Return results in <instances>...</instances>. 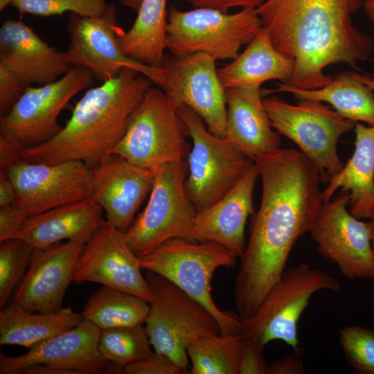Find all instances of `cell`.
<instances>
[{
    "label": "cell",
    "instance_id": "1",
    "mask_svg": "<svg viewBox=\"0 0 374 374\" xmlns=\"http://www.w3.org/2000/svg\"><path fill=\"white\" fill-rule=\"evenodd\" d=\"M254 161L262 198L235 282L234 301L241 320L256 312L277 283L292 249L310 231L323 202L321 174L301 151L278 148Z\"/></svg>",
    "mask_w": 374,
    "mask_h": 374
},
{
    "label": "cell",
    "instance_id": "2",
    "mask_svg": "<svg viewBox=\"0 0 374 374\" xmlns=\"http://www.w3.org/2000/svg\"><path fill=\"white\" fill-rule=\"evenodd\" d=\"M362 4V0H267L256 9L275 48L294 62L286 84L319 89L333 80L324 72L327 66H355L370 57L373 41L351 19Z\"/></svg>",
    "mask_w": 374,
    "mask_h": 374
},
{
    "label": "cell",
    "instance_id": "3",
    "mask_svg": "<svg viewBox=\"0 0 374 374\" xmlns=\"http://www.w3.org/2000/svg\"><path fill=\"white\" fill-rule=\"evenodd\" d=\"M153 82L130 68L84 93L62 130L53 139L22 151L23 160L57 163L80 161L93 168L120 141Z\"/></svg>",
    "mask_w": 374,
    "mask_h": 374
},
{
    "label": "cell",
    "instance_id": "4",
    "mask_svg": "<svg viewBox=\"0 0 374 374\" xmlns=\"http://www.w3.org/2000/svg\"><path fill=\"white\" fill-rule=\"evenodd\" d=\"M237 258L216 242L175 238L139 257V265L200 302L217 320L220 333H239L240 318L217 306L211 286L215 271L222 267H233Z\"/></svg>",
    "mask_w": 374,
    "mask_h": 374
},
{
    "label": "cell",
    "instance_id": "5",
    "mask_svg": "<svg viewBox=\"0 0 374 374\" xmlns=\"http://www.w3.org/2000/svg\"><path fill=\"white\" fill-rule=\"evenodd\" d=\"M338 280L328 272L301 262L284 270L256 312L240 321L239 334L264 350L273 340L298 350V322L316 292L339 291Z\"/></svg>",
    "mask_w": 374,
    "mask_h": 374
},
{
    "label": "cell",
    "instance_id": "6",
    "mask_svg": "<svg viewBox=\"0 0 374 374\" xmlns=\"http://www.w3.org/2000/svg\"><path fill=\"white\" fill-rule=\"evenodd\" d=\"M145 277L152 296L144 321L150 344L188 371L187 346L220 334L218 323L200 302L166 278L149 271Z\"/></svg>",
    "mask_w": 374,
    "mask_h": 374
},
{
    "label": "cell",
    "instance_id": "7",
    "mask_svg": "<svg viewBox=\"0 0 374 374\" xmlns=\"http://www.w3.org/2000/svg\"><path fill=\"white\" fill-rule=\"evenodd\" d=\"M178 114L193 141L188 154L189 173L185 190L198 212L230 191L253 168L255 161L226 136L212 133L202 118L188 107L179 106Z\"/></svg>",
    "mask_w": 374,
    "mask_h": 374
},
{
    "label": "cell",
    "instance_id": "8",
    "mask_svg": "<svg viewBox=\"0 0 374 374\" xmlns=\"http://www.w3.org/2000/svg\"><path fill=\"white\" fill-rule=\"evenodd\" d=\"M263 26L256 9L229 13L198 7L168 15L167 49L175 57L205 53L215 60H233Z\"/></svg>",
    "mask_w": 374,
    "mask_h": 374
},
{
    "label": "cell",
    "instance_id": "9",
    "mask_svg": "<svg viewBox=\"0 0 374 374\" xmlns=\"http://www.w3.org/2000/svg\"><path fill=\"white\" fill-rule=\"evenodd\" d=\"M178 107L161 88L151 87L111 154L148 169L184 161L188 134Z\"/></svg>",
    "mask_w": 374,
    "mask_h": 374
},
{
    "label": "cell",
    "instance_id": "10",
    "mask_svg": "<svg viewBox=\"0 0 374 374\" xmlns=\"http://www.w3.org/2000/svg\"><path fill=\"white\" fill-rule=\"evenodd\" d=\"M271 127L292 140L319 168L323 182L344 168L337 143L356 123L322 102L299 100L292 105L276 97L262 98Z\"/></svg>",
    "mask_w": 374,
    "mask_h": 374
},
{
    "label": "cell",
    "instance_id": "11",
    "mask_svg": "<svg viewBox=\"0 0 374 374\" xmlns=\"http://www.w3.org/2000/svg\"><path fill=\"white\" fill-rule=\"evenodd\" d=\"M154 170L148 202L125 233L138 257L168 240L194 239L197 210L185 190L186 163H166Z\"/></svg>",
    "mask_w": 374,
    "mask_h": 374
},
{
    "label": "cell",
    "instance_id": "12",
    "mask_svg": "<svg viewBox=\"0 0 374 374\" xmlns=\"http://www.w3.org/2000/svg\"><path fill=\"white\" fill-rule=\"evenodd\" d=\"M93 73L73 66L57 80L28 87L10 112L0 118V134L24 150L48 141L63 128L58 116L70 100L93 84Z\"/></svg>",
    "mask_w": 374,
    "mask_h": 374
},
{
    "label": "cell",
    "instance_id": "13",
    "mask_svg": "<svg viewBox=\"0 0 374 374\" xmlns=\"http://www.w3.org/2000/svg\"><path fill=\"white\" fill-rule=\"evenodd\" d=\"M118 25L114 4H109L107 10L98 16L73 13L66 25L69 44L67 51L63 52L65 60L72 66L90 70L102 82L116 77L124 68H130L161 87L166 80L165 69L145 65L127 57L116 39Z\"/></svg>",
    "mask_w": 374,
    "mask_h": 374
},
{
    "label": "cell",
    "instance_id": "14",
    "mask_svg": "<svg viewBox=\"0 0 374 374\" xmlns=\"http://www.w3.org/2000/svg\"><path fill=\"white\" fill-rule=\"evenodd\" d=\"M348 194L323 202L309 231L319 253L348 279H374L371 223L359 220L346 206Z\"/></svg>",
    "mask_w": 374,
    "mask_h": 374
},
{
    "label": "cell",
    "instance_id": "15",
    "mask_svg": "<svg viewBox=\"0 0 374 374\" xmlns=\"http://www.w3.org/2000/svg\"><path fill=\"white\" fill-rule=\"evenodd\" d=\"M17 193L13 204L30 217L92 195V169L80 161H21L7 171Z\"/></svg>",
    "mask_w": 374,
    "mask_h": 374
},
{
    "label": "cell",
    "instance_id": "16",
    "mask_svg": "<svg viewBox=\"0 0 374 374\" xmlns=\"http://www.w3.org/2000/svg\"><path fill=\"white\" fill-rule=\"evenodd\" d=\"M100 329L87 319L23 355L0 354V374L107 373L98 350Z\"/></svg>",
    "mask_w": 374,
    "mask_h": 374
},
{
    "label": "cell",
    "instance_id": "17",
    "mask_svg": "<svg viewBox=\"0 0 374 374\" xmlns=\"http://www.w3.org/2000/svg\"><path fill=\"white\" fill-rule=\"evenodd\" d=\"M215 60L205 53L184 57L165 56L163 91L179 106L188 107L214 134L225 136L226 96Z\"/></svg>",
    "mask_w": 374,
    "mask_h": 374
},
{
    "label": "cell",
    "instance_id": "18",
    "mask_svg": "<svg viewBox=\"0 0 374 374\" xmlns=\"http://www.w3.org/2000/svg\"><path fill=\"white\" fill-rule=\"evenodd\" d=\"M138 257L125 233L105 222L84 244L74 281L91 282L137 296L148 303L152 293Z\"/></svg>",
    "mask_w": 374,
    "mask_h": 374
},
{
    "label": "cell",
    "instance_id": "19",
    "mask_svg": "<svg viewBox=\"0 0 374 374\" xmlns=\"http://www.w3.org/2000/svg\"><path fill=\"white\" fill-rule=\"evenodd\" d=\"M84 246L65 241L35 249L12 303L31 312H52L62 309L66 292L74 280Z\"/></svg>",
    "mask_w": 374,
    "mask_h": 374
},
{
    "label": "cell",
    "instance_id": "20",
    "mask_svg": "<svg viewBox=\"0 0 374 374\" xmlns=\"http://www.w3.org/2000/svg\"><path fill=\"white\" fill-rule=\"evenodd\" d=\"M92 169L91 199L106 221L125 233L153 184L154 170L139 167L110 154Z\"/></svg>",
    "mask_w": 374,
    "mask_h": 374
},
{
    "label": "cell",
    "instance_id": "21",
    "mask_svg": "<svg viewBox=\"0 0 374 374\" xmlns=\"http://www.w3.org/2000/svg\"><path fill=\"white\" fill-rule=\"evenodd\" d=\"M0 66L25 88L54 82L73 67L63 52L27 24L13 19L5 21L0 28Z\"/></svg>",
    "mask_w": 374,
    "mask_h": 374
},
{
    "label": "cell",
    "instance_id": "22",
    "mask_svg": "<svg viewBox=\"0 0 374 374\" xmlns=\"http://www.w3.org/2000/svg\"><path fill=\"white\" fill-rule=\"evenodd\" d=\"M259 176L255 165L224 197L197 212L194 239L216 242L240 258L246 248L244 229L248 217L253 213V195Z\"/></svg>",
    "mask_w": 374,
    "mask_h": 374
},
{
    "label": "cell",
    "instance_id": "23",
    "mask_svg": "<svg viewBox=\"0 0 374 374\" xmlns=\"http://www.w3.org/2000/svg\"><path fill=\"white\" fill-rule=\"evenodd\" d=\"M225 136L253 161L280 145V134L271 127L262 104L260 86L226 89Z\"/></svg>",
    "mask_w": 374,
    "mask_h": 374
},
{
    "label": "cell",
    "instance_id": "24",
    "mask_svg": "<svg viewBox=\"0 0 374 374\" xmlns=\"http://www.w3.org/2000/svg\"><path fill=\"white\" fill-rule=\"evenodd\" d=\"M103 213L91 199L62 205L29 217L17 238L35 249L63 240L85 244L105 222Z\"/></svg>",
    "mask_w": 374,
    "mask_h": 374
},
{
    "label": "cell",
    "instance_id": "25",
    "mask_svg": "<svg viewBox=\"0 0 374 374\" xmlns=\"http://www.w3.org/2000/svg\"><path fill=\"white\" fill-rule=\"evenodd\" d=\"M354 128V152L341 170L330 177L323 200H330L341 188L348 194L350 213L370 219L374 213V125L356 123Z\"/></svg>",
    "mask_w": 374,
    "mask_h": 374
},
{
    "label": "cell",
    "instance_id": "26",
    "mask_svg": "<svg viewBox=\"0 0 374 374\" xmlns=\"http://www.w3.org/2000/svg\"><path fill=\"white\" fill-rule=\"evenodd\" d=\"M294 62L274 46L267 29L262 26L244 51L231 62L217 69L225 89L260 86L269 80L287 84L292 75Z\"/></svg>",
    "mask_w": 374,
    "mask_h": 374
},
{
    "label": "cell",
    "instance_id": "27",
    "mask_svg": "<svg viewBox=\"0 0 374 374\" xmlns=\"http://www.w3.org/2000/svg\"><path fill=\"white\" fill-rule=\"evenodd\" d=\"M84 317L71 308L52 312H31L14 303L0 311V345L28 350L78 325Z\"/></svg>",
    "mask_w": 374,
    "mask_h": 374
},
{
    "label": "cell",
    "instance_id": "28",
    "mask_svg": "<svg viewBox=\"0 0 374 374\" xmlns=\"http://www.w3.org/2000/svg\"><path fill=\"white\" fill-rule=\"evenodd\" d=\"M167 0H142L132 27L115 28L116 39L130 58L145 65L160 67L167 49Z\"/></svg>",
    "mask_w": 374,
    "mask_h": 374
},
{
    "label": "cell",
    "instance_id": "29",
    "mask_svg": "<svg viewBox=\"0 0 374 374\" xmlns=\"http://www.w3.org/2000/svg\"><path fill=\"white\" fill-rule=\"evenodd\" d=\"M274 89H261L263 98L276 92L292 93L298 100L330 104L342 117L355 123L374 125V91L350 72L339 74L327 85L314 89H301L279 83Z\"/></svg>",
    "mask_w": 374,
    "mask_h": 374
},
{
    "label": "cell",
    "instance_id": "30",
    "mask_svg": "<svg viewBox=\"0 0 374 374\" xmlns=\"http://www.w3.org/2000/svg\"><path fill=\"white\" fill-rule=\"evenodd\" d=\"M149 303L127 292L104 286L87 300L82 314L100 330L144 324Z\"/></svg>",
    "mask_w": 374,
    "mask_h": 374
},
{
    "label": "cell",
    "instance_id": "31",
    "mask_svg": "<svg viewBox=\"0 0 374 374\" xmlns=\"http://www.w3.org/2000/svg\"><path fill=\"white\" fill-rule=\"evenodd\" d=\"M244 341L239 333L205 336L186 347L192 374H239Z\"/></svg>",
    "mask_w": 374,
    "mask_h": 374
},
{
    "label": "cell",
    "instance_id": "32",
    "mask_svg": "<svg viewBox=\"0 0 374 374\" xmlns=\"http://www.w3.org/2000/svg\"><path fill=\"white\" fill-rule=\"evenodd\" d=\"M143 324L100 330L98 350L108 362L122 366L149 355L152 351Z\"/></svg>",
    "mask_w": 374,
    "mask_h": 374
},
{
    "label": "cell",
    "instance_id": "33",
    "mask_svg": "<svg viewBox=\"0 0 374 374\" xmlns=\"http://www.w3.org/2000/svg\"><path fill=\"white\" fill-rule=\"evenodd\" d=\"M35 248L21 238L1 242L0 308L8 303L14 289L23 279Z\"/></svg>",
    "mask_w": 374,
    "mask_h": 374
},
{
    "label": "cell",
    "instance_id": "34",
    "mask_svg": "<svg viewBox=\"0 0 374 374\" xmlns=\"http://www.w3.org/2000/svg\"><path fill=\"white\" fill-rule=\"evenodd\" d=\"M339 342L348 364L361 374H374V331L359 326L340 329Z\"/></svg>",
    "mask_w": 374,
    "mask_h": 374
},
{
    "label": "cell",
    "instance_id": "35",
    "mask_svg": "<svg viewBox=\"0 0 374 374\" xmlns=\"http://www.w3.org/2000/svg\"><path fill=\"white\" fill-rule=\"evenodd\" d=\"M12 5L21 14L39 16L61 15L67 11L82 17L98 16L109 7L105 0H15Z\"/></svg>",
    "mask_w": 374,
    "mask_h": 374
},
{
    "label": "cell",
    "instance_id": "36",
    "mask_svg": "<svg viewBox=\"0 0 374 374\" xmlns=\"http://www.w3.org/2000/svg\"><path fill=\"white\" fill-rule=\"evenodd\" d=\"M189 371L179 366L169 357L157 352L130 363L123 368V374H186Z\"/></svg>",
    "mask_w": 374,
    "mask_h": 374
},
{
    "label": "cell",
    "instance_id": "37",
    "mask_svg": "<svg viewBox=\"0 0 374 374\" xmlns=\"http://www.w3.org/2000/svg\"><path fill=\"white\" fill-rule=\"evenodd\" d=\"M28 217L13 204L0 207V242L17 238Z\"/></svg>",
    "mask_w": 374,
    "mask_h": 374
},
{
    "label": "cell",
    "instance_id": "38",
    "mask_svg": "<svg viewBox=\"0 0 374 374\" xmlns=\"http://www.w3.org/2000/svg\"><path fill=\"white\" fill-rule=\"evenodd\" d=\"M25 87L0 66V114H8L23 94Z\"/></svg>",
    "mask_w": 374,
    "mask_h": 374
},
{
    "label": "cell",
    "instance_id": "39",
    "mask_svg": "<svg viewBox=\"0 0 374 374\" xmlns=\"http://www.w3.org/2000/svg\"><path fill=\"white\" fill-rule=\"evenodd\" d=\"M243 341L239 374H269V364L263 358V350L249 341Z\"/></svg>",
    "mask_w": 374,
    "mask_h": 374
},
{
    "label": "cell",
    "instance_id": "40",
    "mask_svg": "<svg viewBox=\"0 0 374 374\" xmlns=\"http://www.w3.org/2000/svg\"><path fill=\"white\" fill-rule=\"evenodd\" d=\"M267 0H189L194 8L206 7L227 12L230 9H256Z\"/></svg>",
    "mask_w": 374,
    "mask_h": 374
},
{
    "label": "cell",
    "instance_id": "41",
    "mask_svg": "<svg viewBox=\"0 0 374 374\" xmlns=\"http://www.w3.org/2000/svg\"><path fill=\"white\" fill-rule=\"evenodd\" d=\"M24 148L11 139L0 134V170L7 171L11 166L23 161Z\"/></svg>",
    "mask_w": 374,
    "mask_h": 374
},
{
    "label": "cell",
    "instance_id": "42",
    "mask_svg": "<svg viewBox=\"0 0 374 374\" xmlns=\"http://www.w3.org/2000/svg\"><path fill=\"white\" fill-rule=\"evenodd\" d=\"M304 364L299 353L287 355L269 364V374H302Z\"/></svg>",
    "mask_w": 374,
    "mask_h": 374
},
{
    "label": "cell",
    "instance_id": "43",
    "mask_svg": "<svg viewBox=\"0 0 374 374\" xmlns=\"http://www.w3.org/2000/svg\"><path fill=\"white\" fill-rule=\"evenodd\" d=\"M16 198L15 187L7 172L0 170V207L13 204Z\"/></svg>",
    "mask_w": 374,
    "mask_h": 374
},
{
    "label": "cell",
    "instance_id": "44",
    "mask_svg": "<svg viewBox=\"0 0 374 374\" xmlns=\"http://www.w3.org/2000/svg\"><path fill=\"white\" fill-rule=\"evenodd\" d=\"M352 74L359 80L362 81L374 91V76L368 74L352 73Z\"/></svg>",
    "mask_w": 374,
    "mask_h": 374
},
{
    "label": "cell",
    "instance_id": "45",
    "mask_svg": "<svg viewBox=\"0 0 374 374\" xmlns=\"http://www.w3.org/2000/svg\"><path fill=\"white\" fill-rule=\"evenodd\" d=\"M363 4L368 17L374 22V0H364Z\"/></svg>",
    "mask_w": 374,
    "mask_h": 374
},
{
    "label": "cell",
    "instance_id": "46",
    "mask_svg": "<svg viewBox=\"0 0 374 374\" xmlns=\"http://www.w3.org/2000/svg\"><path fill=\"white\" fill-rule=\"evenodd\" d=\"M123 6L132 8L136 12L139 9L142 0H118Z\"/></svg>",
    "mask_w": 374,
    "mask_h": 374
},
{
    "label": "cell",
    "instance_id": "47",
    "mask_svg": "<svg viewBox=\"0 0 374 374\" xmlns=\"http://www.w3.org/2000/svg\"><path fill=\"white\" fill-rule=\"evenodd\" d=\"M371 227V247L374 255V213L372 217L370 218Z\"/></svg>",
    "mask_w": 374,
    "mask_h": 374
},
{
    "label": "cell",
    "instance_id": "48",
    "mask_svg": "<svg viewBox=\"0 0 374 374\" xmlns=\"http://www.w3.org/2000/svg\"><path fill=\"white\" fill-rule=\"evenodd\" d=\"M15 0H0V10H2L4 9L8 5L12 4V3Z\"/></svg>",
    "mask_w": 374,
    "mask_h": 374
}]
</instances>
